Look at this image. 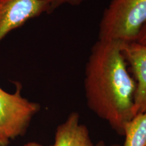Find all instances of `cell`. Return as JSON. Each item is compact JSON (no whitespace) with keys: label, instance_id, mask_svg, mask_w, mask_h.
Instances as JSON below:
<instances>
[{"label":"cell","instance_id":"cell-1","mask_svg":"<svg viewBox=\"0 0 146 146\" xmlns=\"http://www.w3.org/2000/svg\"><path fill=\"white\" fill-rule=\"evenodd\" d=\"M121 45L120 41L98 39L85 66L84 88L89 108L124 136L125 126L135 116L136 83Z\"/></svg>","mask_w":146,"mask_h":146},{"label":"cell","instance_id":"cell-2","mask_svg":"<svg viewBox=\"0 0 146 146\" xmlns=\"http://www.w3.org/2000/svg\"><path fill=\"white\" fill-rule=\"evenodd\" d=\"M146 25V0H110L99 24L98 39L136 41Z\"/></svg>","mask_w":146,"mask_h":146},{"label":"cell","instance_id":"cell-3","mask_svg":"<svg viewBox=\"0 0 146 146\" xmlns=\"http://www.w3.org/2000/svg\"><path fill=\"white\" fill-rule=\"evenodd\" d=\"M19 83H16L13 94L0 87V146H8L15 139L25 135L41 109L39 104L24 98Z\"/></svg>","mask_w":146,"mask_h":146},{"label":"cell","instance_id":"cell-4","mask_svg":"<svg viewBox=\"0 0 146 146\" xmlns=\"http://www.w3.org/2000/svg\"><path fill=\"white\" fill-rule=\"evenodd\" d=\"M47 10L45 0H0V43L11 31Z\"/></svg>","mask_w":146,"mask_h":146},{"label":"cell","instance_id":"cell-5","mask_svg":"<svg viewBox=\"0 0 146 146\" xmlns=\"http://www.w3.org/2000/svg\"><path fill=\"white\" fill-rule=\"evenodd\" d=\"M122 52L136 83L135 115L146 111V45L137 41L123 43Z\"/></svg>","mask_w":146,"mask_h":146},{"label":"cell","instance_id":"cell-6","mask_svg":"<svg viewBox=\"0 0 146 146\" xmlns=\"http://www.w3.org/2000/svg\"><path fill=\"white\" fill-rule=\"evenodd\" d=\"M53 146H96L93 143L88 128L81 123L77 112L70 113L55 132Z\"/></svg>","mask_w":146,"mask_h":146},{"label":"cell","instance_id":"cell-7","mask_svg":"<svg viewBox=\"0 0 146 146\" xmlns=\"http://www.w3.org/2000/svg\"><path fill=\"white\" fill-rule=\"evenodd\" d=\"M123 146H146V111L137 114L125 128Z\"/></svg>","mask_w":146,"mask_h":146},{"label":"cell","instance_id":"cell-8","mask_svg":"<svg viewBox=\"0 0 146 146\" xmlns=\"http://www.w3.org/2000/svg\"><path fill=\"white\" fill-rule=\"evenodd\" d=\"M47 4V14L52 13L55 10L64 5L76 6L81 4L85 0H45Z\"/></svg>","mask_w":146,"mask_h":146},{"label":"cell","instance_id":"cell-9","mask_svg":"<svg viewBox=\"0 0 146 146\" xmlns=\"http://www.w3.org/2000/svg\"><path fill=\"white\" fill-rule=\"evenodd\" d=\"M136 41L139 43H141V44L146 45V25L140 31Z\"/></svg>","mask_w":146,"mask_h":146},{"label":"cell","instance_id":"cell-10","mask_svg":"<svg viewBox=\"0 0 146 146\" xmlns=\"http://www.w3.org/2000/svg\"><path fill=\"white\" fill-rule=\"evenodd\" d=\"M23 146H53V145H43V144L41 143H37V142H35V141H31L26 144H25Z\"/></svg>","mask_w":146,"mask_h":146},{"label":"cell","instance_id":"cell-11","mask_svg":"<svg viewBox=\"0 0 146 146\" xmlns=\"http://www.w3.org/2000/svg\"><path fill=\"white\" fill-rule=\"evenodd\" d=\"M96 146H121L118 144H112L110 145H107L106 143L104 141H100L96 144Z\"/></svg>","mask_w":146,"mask_h":146}]
</instances>
